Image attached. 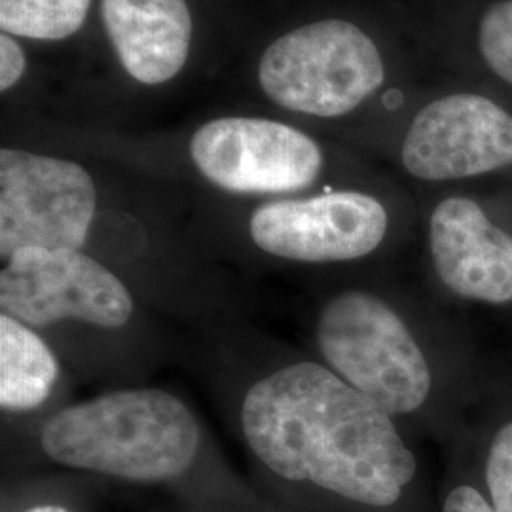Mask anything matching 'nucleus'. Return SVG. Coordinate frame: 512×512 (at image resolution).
<instances>
[{
  "label": "nucleus",
  "instance_id": "7",
  "mask_svg": "<svg viewBox=\"0 0 512 512\" xmlns=\"http://www.w3.org/2000/svg\"><path fill=\"white\" fill-rule=\"evenodd\" d=\"M401 162L420 181H456L512 165V116L488 97L452 93L416 114Z\"/></svg>",
  "mask_w": 512,
  "mask_h": 512
},
{
  "label": "nucleus",
  "instance_id": "8",
  "mask_svg": "<svg viewBox=\"0 0 512 512\" xmlns=\"http://www.w3.org/2000/svg\"><path fill=\"white\" fill-rule=\"evenodd\" d=\"M429 253L440 283L456 296L512 302V236L469 198H446L429 217Z\"/></svg>",
  "mask_w": 512,
  "mask_h": 512
},
{
  "label": "nucleus",
  "instance_id": "1",
  "mask_svg": "<svg viewBox=\"0 0 512 512\" xmlns=\"http://www.w3.org/2000/svg\"><path fill=\"white\" fill-rule=\"evenodd\" d=\"M0 440L2 473L71 471L167 492L188 511L281 512L236 473L192 403L164 385L105 389Z\"/></svg>",
  "mask_w": 512,
  "mask_h": 512
},
{
  "label": "nucleus",
  "instance_id": "4",
  "mask_svg": "<svg viewBox=\"0 0 512 512\" xmlns=\"http://www.w3.org/2000/svg\"><path fill=\"white\" fill-rule=\"evenodd\" d=\"M122 160L158 175H179L236 202L304 194L325 186L329 154L308 131L258 116H219L179 147L120 150Z\"/></svg>",
  "mask_w": 512,
  "mask_h": 512
},
{
  "label": "nucleus",
  "instance_id": "15",
  "mask_svg": "<svg viewBox=\"0 0 512 512\" xmlns=\"http://www.w3.org/2000/svg\"><path fill=\"white\" fill-rule=\"evenodd\" d=\"M27 71V55L19 38L0 33V92H12Z\"/></svg>",
  "mask_w": 512,
  "mask_h": 512
},
{
  "label": "nucleus",
  "instance_id": "2",
  "mask_svg": "<svg viewBox=\"0 0 512 512\" xmlns=\"http://www.w3.org/2000/svg\"><path fill=\"white\" fill-rule=\"evenodd\" d=\"M0 311L48 338L78 384H147L188 359L171 321L105 262L76 249L31 245L0 260Z\"/></svg>",
  "mask_w": 512,
  "mask_h": 512
},
{
  "label": "nucleus",
  "instance_id": "3",
  "mask_svg": "<svg viewBox=\"0 0 512 512\" xmlns=\"http://www.w3.org/2000/svg\"><path fill=\"white\" fill-rule=\"evenodd\" d=\"M389 232L391 213L378 196L323 186L258 202L215 196L194 234L219 262L298 272L366 260L384 247Z\"/></svg>",
  "mask_w": 512,
  "mask_h": 512
},
{
  "label": "nucleus",
  "instance_id": "14",
  "mask_svg": "<svg viewBox=\"0 0 512 512\" xmlns=\"http://www.w3.org/2000/svg\"><path fill=\"white\" fill-rule=\"evenodd\" d=\"M486 484L495 512H512V421L503 425L488 452Z\"/></svg>",
  "mask_w": 512,
  "mask_h": 512
},
{
  "label": "nucleus",
  "instance_id": "17",
  "mask_svg": "<svg viewBox=\"0 0 512 512\" xmlns=\"http://www.w3.org/2000/svg\"><path fill=\"white\" fill-rule=\"evenodd\" d=\"M179 512H243V511H188V509H181Z\"/></svg>",
  "mask_w": 512,
  "mask_h": 512
},
{
  "label": "nucleus",
  "instance_id": "5",
  "mask_svg": "<svg viewBox=\"0 0 512 512\" xmlns=\"http://www.w3.org/2000/svg\"><path fill=\"white\" fill-rule=\"evenodd\" d=\"M311 355L393 420L421 414L435 370L406 311L366 287L330 291L311 308Z\"/></svg>",
  "mask_w": 512,
  "mask_h": 512
},
{
  "label": "nucleus",
  "instance_id": "13",
  "mask_svg": "<svg viewBox=\"0 0 512 512\" xmlns=\"http://www.w3.org/2000/svg\"><path fill=\"white\" fill-rule=\"evenodd\" d=\"M478 46L490 69L512 86V0L488 8L480 21Z\"/></svg>",
  "mask_w": 512,
  "mask_h": 512
},
{
  "label": "nucleus",
  "instance_id": "12",
  "mask_svg": "<svg viewBox=\"0 0 512 512\" xmlns=\"http://www.w3.org/2000/svg\"><path fill=\"white\" fill-rule=\"evenodd\" d=\"M93 0H0L2 33L40 42L74 37L88 21Z\"/></svg>",
  "mask_w": 512,
  "mask_h": 512
},
{
  "label": "nucleus",
  "instance_id": "11",
  "mask_svg": "<svg viewBox=\"0 0 512 512\" xmlns=\"http://www.w3.org/2000/svg\"><path fill=\"white\" fill-rule=\"evenodd\" d=\"M105 480L59 469L2 473L0 512H97Z\"/></svg>",
  "mask_w": 512,
  "mask_h": 512
},
{
  "label": "nucleus",
  "instance_id": "6",
  "mask_svg": "<svg viewBox=\"0 0 512 512\" xmlns=\"http://www.w3.org/2000/svg\"><path fill=\"white\" fill-rule=\"evenodd\" d=\"M256 80L275 107L308 118H342L382 88L378 44L348 19H315L272 40Z\"/></svg>",
  "mask_w": 512,
  "mask_h": 512
},
{
  "label": "nucleus",
  "instance_id": "10",
  "mask_svg": "<svg viewBox=\"0 0 512 512\" xmlns=\"http://www.w3.org/2000/svg\"><path fill=\"white\" fill-rule=\"evenodd\" d=\"M78 384L38 330L0 311V433L21 431L73 403Z\"/></svg>",
  "mask_w": 512,
  "mask_h": 512
},
{
  "label": "nucleus",
  "instance_id": "9",
  "mask_svg": "<svg viewBox=\"0 0 512 512\" xmlns=\"http://www.w3.org/2000/svg\"><path fill=\"white\" fill-rule=\"evenodd\" d=\"M101 23L133 82L158 88L183 73L194 40L188 0H101Z\"/></svg>",
  "mask_w": 512,
  "mask_h": 512
},
{
  "label": "nucleus",
  "instance_id": "16",
  "mask_svg": "<svg viewBox=\"0 0 512 512\" xmlns=\"http://www.w3.org/2000/svg\"><path fill=\"white\" fill-rule=\"evenodd\" d=\"M442 512H495L494 507L471 486H458L444 499Z\"/></svg>",
  "mask_w": 512,
  "mask_h": 512
}]
</instances>
